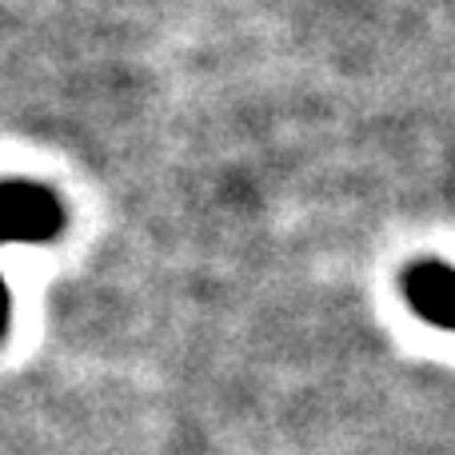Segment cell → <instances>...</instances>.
Returning a JSON list of instances; mask_svg holds the SVG:
<instances>
[{
	"mask_svg": "<svg viewBox=\"0 0 455 455\" xmlns=\"http://www.w3.org/2000/svg\"><path fill=\"white\" fill-rule=\"evenodd\" d=\"M60 196L32 180H0V243H48L64 232Z\"/></svg>",
	"mask_w": 455,
	"mask_h": 455,
	"instance_id": "obj_1",
	"label": "cell"
},
{
	"mask_svg": "<svg viewBox=\"0 0 455 455\" xmlns=\"http://www.w3.org/2000/svg\"><path fill=\"white\" fill-rule=\"evenodd\" d=\"M408 307L432 328L455 331V267L443 259H416L400 280Z\"/></svg>",
	"mask_w": 455,
	"mask_h": 455,
	"instance_id": "obj_2",
	"label": "cell"
},
{
	"mask_svg": "<svg viewBox=\"0 0 455 455\" xmlns=\"http://www.w3.org/2000/svg\"><path fill=\"white\" fill-rule=\"evenodd\" d=\"M8 331V288H4V275H0V339Z\"/></svg>",
	"mask_w": 455,
	"mask_h": 455,
	"instance_id": "obj_3",
	"label": "cell"
}]
</instances>
